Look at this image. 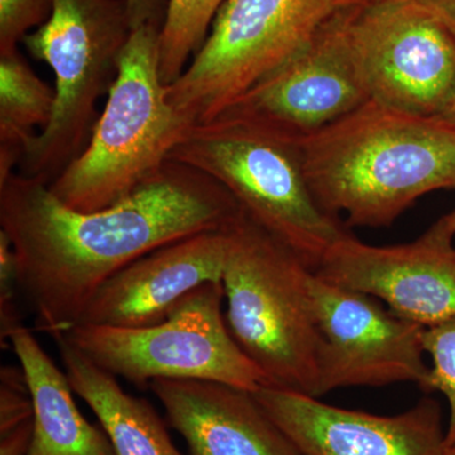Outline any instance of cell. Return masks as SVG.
I'll return each instance as SVG.
<instances>
[{
	"label": "cell",
	"mask_w": 455,
	"mask_h": 455,
	"mask_svg": "<svg viewBox=\"0 0 455 455\" xmlns=\"http://www.w3.org/2000/svg\"><path fill=\"white\" fill-rule=\"evenodd\" d=\"M317 204L350 227H387L427 194L455 188V127L367 101L298 140Z\"/></svg>",
	"instance_id": "cell-2"
},
{
	"label": "cell",
	"mask_w": 455,
	"mask_h": 455,
	"mask_svg": "<svg viewBox=\"0 0 455 455\" xmlns=\"http://www.w3.org/2000/svg\"><path fill=\"white\" fill-rule=\"evenodd\" d=\"M149 388L190 455H301L253 392L203 379H156Z\"/></svg>",
	"instance_id": "cell-15"
},
{
	"label": "cell",
	"mask_w": 455,
	"mask_h": 455,
	"mask_svg": "<svg viewBox=\"0 0 455 455\" xmlns=\"http://www.w3.org/2000/svg\"><path fill=\"white\" fill-rule=\"evenodd\" d=\"M25 371L35 410V430L27 455H114L103 429L84 418L68 376L25 325L8 337Z\"/></svg>",
	"instance_id": "cell-16"
},
{
	"label": "cell",
	"mask_w": 455,
	"mask_h": 455,
	"mask_svg": "<svg viewBox=\"0 0 455 455\" xmlns=\"http://www.w3.org/2000/svg\"><path fill=\"white\" fill-rule=\"evenodd\" d=\"M226 322L268 386L316 397L313 269L243 211L227 226Z\"/></svg>",
	"instance_id": "cell-4"
},
{
	"label": "cell",
	"mask_w": 455,
	"mask_h": 455,
	"mask_svg": "<svg viewBox=\"0 0 455 455\" xmlns=\"http://www.w3.org/2000/svg\"><path fill=\"white\" fill-rule=\"evenodd\" d=\"M423 346L431 367L427 392L439 391L448 401L445 447L455 445V317L424 329Z\"/></svg>",
	"instance_id": "cell-20"
},
{
	"label": "cell",
	"mask_w": 455,
	"mask_h": 455,
	"mask_svg": "<svg viewBox=\"0 0 455 455\" xmlns=\"http://www.w3.org/2000/svg\"><path fill=\"white\" fill-rule=\"evenodd\" d=\"M353 8L326 23L304 50L217 118L250 123L284 139L300 140L370 101L347 37Z\"/></svg>",
	"instance_id": "cell-11"
},
{
	"label": "cell",
	"mask_w": 455,
	"mask_h": 455,
	"mask_svg": "<svg viewBox=\"0 0 455 455\" xmlns=\"http://www.w3.org/2000/svg\"><path fill=\"white\" fill-rule=\"evenodd\" d=\"M223 300V284L204 283L158 324H76L60 335L97 366L139 387L156 379H203L256 392L268 386L267 379L230 334Z\"/></svg>",
	"instance_id": "cell-8"
},
{
	"label": "cell",
	"mask_w": 455,
	"mask_h": 455,
	"mask_svg": "<svg viewBox=\"0 0 455 455\" xmlns=\"http://www.w3.org/2000/svg\"><path fill=\"white\" fill-rule=\"evenodd\" d=\"M444 455H455V445L454 447H445Z\"/></svg>",
	"instance_id": "cell-28"
},
{
	"label": "cell",
	"mask_w": 455,
	"mask_h": 455,
	"mask_svg": "<svg viewBox=\"0 0 455 455\" xmlns=\"http://www.w3.org/2000/svg\"><path fill=\"white\" fill-rule=\"evenodd\" d=\"M56 92L36 75L20 51L0 56V143L26 148L52 118Z\"/></svg>",
	"instance_id": "cell-18"
},
{
	"label": "cell",
	"mask_w": 455,
	"mask_h": 455,
	"mask_svg": "<svg viewBox=\"0 0 455 455\" xmlns=\"http://www.w3.org/2000/svg\"><path fill=\"white\" fill-rule=\"evenodd\" d=\"M253 395L301 455H444L442 410L431 398L382 416L275 386Z\"/></svg>",
	"instance_id": "cell-13"
},
{
	"label": "cell",
	"mask_w": 455,
	"mask_h": 455,
	"mask_svg": "<svg viewBox=\"0 0 455 455\" xmlns=\"http://www.w3.org/2000/svg\"><path fill=\"white\" fill-rule=\"evenodd\" d=\"M445 23L455 37V0H419Z\"/></svg>",
	"instance_id": "cell-25"
},
{
	"label": "cell",
	"mask_w": 455,
	"mask_h": 455,
	"mask_svg": "<svg viewBox=\"0 0 455 455\" xmlns=\"http://www.w3.org/2000/svg\"><path fill=\"white\" fill-rule=\"evenodd\" d=\"M364 0H224L167 98L191 124L211 122L304 50L326 23Z\"/></svg>",
	"instance_id": "cell-7"
},
{
	"label": "cell",
	"mask_w": 455,
	"mask_h": 455,
	"mask_svg": "<svg viewBox=\"0 0 455 455\" xmlns=\"http://www.w3.org/2000/svg\"><path fill=\"white\" fill-rule=\"evenodd\" d=\"M317 346L316 397L344 387L414 382L427 391L424 326L397 316L364 293L310 277Z\"/></svg>",
	"instance_id": "cell-10"
},
{
	"label": "cell",
	"mask_w": 455,
	"mask_h": 455,
	"mask_svg": "<svg viewBox=\"0 0 455 455\" xmlns=\"http://www.w3.org/2000/svg\"><path fill=\"white\" fill-rule=\"evenodd\" d=\"M160 33L151 26L132 31L88 145L49 185L68 208L98 212L121 202L163 169L194 127L167 98Z\"/></svg>",
	"instance_id": "cell-3"
},
{
	"label": "cell",
	"mask_w": 455,
	"mask_h": 455,
	"mask_svg": "<svg viewBox=\"0 0 455 455\" xmlns=\"http://www.w3.org/2000/svg\"><path fill=\"white\" fill-rule=\"evenodd\" d=\"M20 289L18 260L11 238L0 229V343L4 348L8 337L17 326L22 325L16 296Z\"/></svg>",
	"instance_id": "cell-23"
},
{
	"label": "cell",
	"mask_w": 455,
	"mask_h": 455,
	"mask_svg": "<svg viewBox=\"0 0 455 455\" xmlns=\"http://www.w3.org/2000/svg\"><path fill=\"white\" fill-rule=\"evenodd\" d=\"M169 160L220 182L313 271L346 233L311 193L298 140L220 116L194 125Z\"/></svg>",
	"instance_id": "cell-5"
},
{
	"label": "cell",
	"mask_w": 455,
	"mask_h": 455,
	"mask_svg": "<svg viewBox=\"0 0 455 455\" xmlns=\"http://www.w3.org/2000/svg\"><path fill=\"white\" fill-rule=\"evenodd\" d=\"M227 256V227L163 245L101 284L76 324L142 328L163 323L197 287L221 283Z\"/></svg>",
	"instance_id": "cell-14"
},
{
	"label": "cell",
	"mask_w": 455,
	"mask_h": 455,
	"mask_svg": "<svg viewBox=\"0 0 455 455\" xmlns=\"http://www.w3.org/2000/svg\"><path fill=\"white\" fill-rule=\"evenodd\" d=\"M347 37L368 100L427 118H438L453 100L454 35L419 0L357 5Z\"/></svg>",
	"instance_id": "cell-9"
},
{
	"label": "cell",
	"mask_w": 455,
	"mask_h": 455,
	"mask_svg": "<svg viewBox=\"0 0 455 455\" xmlns=\"http://www.w3.org/2000/svg\"><path fill=\"white\" fill-rule=\"evenodd\" d=\"M35 423L31 390L23 368L0 370V434Z\"/></svg>",
	"instance_id": "cell-22"
},
{
	"label": "cell",
	"mask_w": 455,
	"mask_h": 455,
	"mask_svg": "<svg viewBox=\"0 0 455 455\" xmlns=\"http://www.w3.org/2000/svg\"><path fill=\"white\" fill-rule=\"evenodd\" d=\"M431 229L440 233V235L449 236V238L454 239L455 236V208L453 211L449 212L444 217L440 218Z\"/></svg>",
	"instance_id": "cell-26"
},
{
	"label": "cell",
	"mask_w": 455,
	"mask_h": 455,
	"mask_svg": "<svg viewBox=\"0 0 455 455\" xmlns=\"http://www.w3.org/2000/svg\"><path fill=\"white\" fill-rule=\"evenodd\" d=\"M224 0H170L160 33L161 79L170 85L203 46Z\"/></svg>",
	"instance_id": "cell-19"
},
{
	"label": "cell",
	"mask_w": 455,
	"mask_h": 455,
	"mask_svg": "<svg viewBox=\"0 0 455 455\" xmlns=\"http://www.w3.org/2000/svg\"><path fill=\"white\" fill-rule=\"evenodd\" d=\"M366 3H377V2H385V0H364Z\"/></svg>",
	"instance_id": "cell-29"
},
{
	"label": "cell",
	"mask_w": 455,
	"mask_h": 455,
	"mask_svg": "<svg viewBox=\"0 0 455 455\" xmlns=\"http://www.w3.org/2000/svg\"><path fill=\"white\" fill-rule=\"evenodd\" d=\"M442 121L449 123V124L453 125L455 127V97L451 103L449 104L447 109L444 110V113L442 116H438Z\"/></svg>",
	"instance_id": "cell-27"
},
{
	"label": "cell",
	"mask_w": 455,
	"mask_h": 455,
	"mask_svg": "<svg viewBox=\"0 0 455 455\" xmlns=\"http://www.w3.org/2000/svg\"><path fill=\"white\" fill-rule=\"evenodd\" d=\"M205 173L173 161L121 202L76 212L49 185L14 172L0 184V229L16 251L18 281L51 338L79 322L92 296L116 272L179 239L223 229L241 212Z\"/></svg>",
	"instance_id": "cell-1"
},
{
	"label": "cell",
	"mask_w": 455,
	"mask_h": 455,
	"mask_svg": "<svg viewBox=\"0 0 455 455\" xmlns=\"http://www.w3.org/2000/svg\"><path fill=\"white\" fill-rule=\"evenodd\" d=\"M52 339L71 387L97 415L114 455H182L148 401L127 394L116 376L90 361L62 335Z\"/></svg>",
	"instance_id": "cell-17"
},
{
	"label": "cell",
	"mask_w": 455,
	"mask_h": 455,
	"mask_svg": "<svg viewBox=\"0 0 455 455\" xmlns=\"http://www.w3.org/2000/svg\"><path fill=\"white\" fill-rule=\"evenodd\" d=\"M132 31L127 0H53L49 20L22 44L55 75V109L27 143L18 173L50 185L82 155Z\"/></svg>",
	"instance_id": "cell-6"
},
{
	"label": "cell",
	"mask_w": 455,
	"mask_h": 455,
	"mask_svg": "<svg viewBox=\"0 0 455 455\" xmlns=\"http://www.w3.org/2000/svg\"><path fill=\"white\" fill-rule=\"evenodd\" d=\"M314 272L424 328L455 317L453 239L431 228L412 243L391 247L366 244L346 232Z\"/></svg>",
	"instance_id": "cell-12"
},
{
	"label": "cell",
	"mask_w": 455,
	"mask_h": 455,
	"mask_svg": "<svg viewBox=\"0 0 455 455\" xmlns=\"http://www.w3.org/2000/svg\"><path fill=\"white\" fill-rule=\"evenodd\" d=\"M170 0H127L133 29L151 26L163 29Z\"/></svg>",
	"instance_id": "cell-24"
},
{
	"label": "cell",
	"mask_w": 455,
	"mask_h": 455,
	"mask_svg": "<svg viewBox=\"0 0 455 455\" xmlns=\"http://www.w3.org/2000/svg\"><path fill=\"white\" fill-rule=\"evenodd\" d=\"M52 8L53 0H0V56L17 52L26 36L49 20Z\"/></svg>",
	"instance_id": "cell-21"
}]
</instances>
